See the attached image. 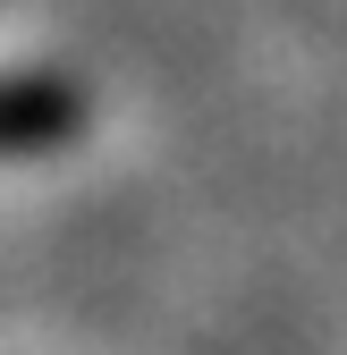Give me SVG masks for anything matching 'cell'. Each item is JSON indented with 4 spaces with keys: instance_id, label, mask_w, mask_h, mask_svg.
<instances>
[{
    "instance_id": "cell-1",
    "label": "cell",
    "mask_w": 347,
    "mask_h": 355,
    "mask_svg": "<svg viewBox=\"0 0 347 355\" xmlns=\"http://www.w3.org/2000/svg\"><path fill=\"white\" fill-rule=\"evenodd\" d=\"M76 127V94L51 76H9L0 85V153H42V144H68Z\"/></svg>"
}]
</instances>
